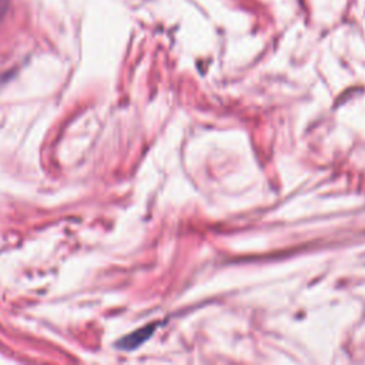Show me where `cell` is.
Instances as JSON below:
<instances>
[{
	"instance_id": "cell-1",
	"label": "cell",
	"mask_w": 365,
	"mask_h": 365,
	"mask_svg": "<svg viewBox=\"0 0 365 365\" xmlns=\"http://www.w3.org/2000/svg\"><path fill=\"white\" fill-rule=\"evenodd\" d=\"M150 334H151V328L140 329V331H137V332H134V334H131V335L125 336L124 339H121V341L118 342V346H121V348H127V349L134 348V346H137L140 342H143V341H144Z\"/></svg>"
}]
</instances>
